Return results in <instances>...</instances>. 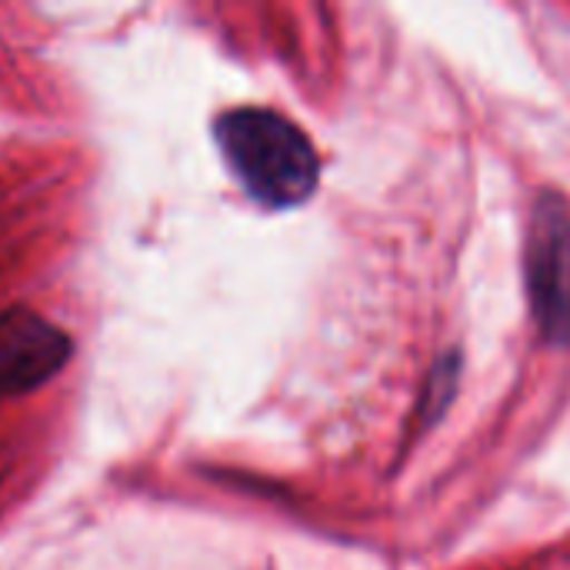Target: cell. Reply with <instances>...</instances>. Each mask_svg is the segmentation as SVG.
Returning <instances> with one entry per match:
<instances>
[{
  "label": "cell",
  "mask_w": 570,
  "mask_h": 570,
  "mask_svg": "<svg viewBox=\"0 0 570 570\" xmlns=\"http://www.w3.org/2000/svg\"><path fill=\"white\" fill-rule=\"evenodd\" d=\"M220 150L247 187L267 207L304 200L317 184V154L311 140L281 114L240 107L217 120Z\"/></svg>",
  "instance_id": "6da1fadb"
},
{
  "label": "cell",
  "mask_w": 570,
  "mask_h": 570,
  "mask_svg": "<svg viewBox=\"0 0 570 570\" xmlns=\"http://www.w3.org/2000/svg\"><path fill=\"white\" fill-rule=\"evenodd\" d=\"M528 274L541 327L554 341L570 337V217L554 197H544L534 210Z\"/></svg>",
  "instance_id": "7a4b0ae2"
},
{
  "label": "cell",
  "mask_w": 570,
  "mask_h": 570,
  "mask_svg": "<svg viewBox=\"0 0 570 570\" xmlns=\"http://www.w3.org/2000/svg\"><path fill=\"white\" fill-rule=\"evenodd\" d=\"M70 357L63 331L30 311L0 317V397L27 394L50 381Z\"/></svg>",
  "instance_id": "3957f363"
}]
</instances>
